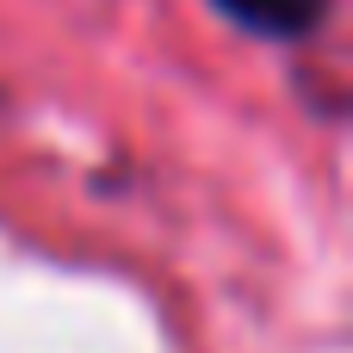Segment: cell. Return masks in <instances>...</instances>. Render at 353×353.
<instances>
[{
    "mask_svg": "<svg viewBox=\"0 0 353 353\" xmlns=\"http://www.w3.org/2000/svg\"><path fill=\"white\" fill-rule=\"evenodd\" d=\"M230 25H242V31H254V37H279V43H292V37H310L323 19H329V6L335 0H211Z\"/></svg>",
    "mask_w": 353,
    "mask_h": 353,
    "instance_id": "1",
    "label": "cell"
}]
</instances>
